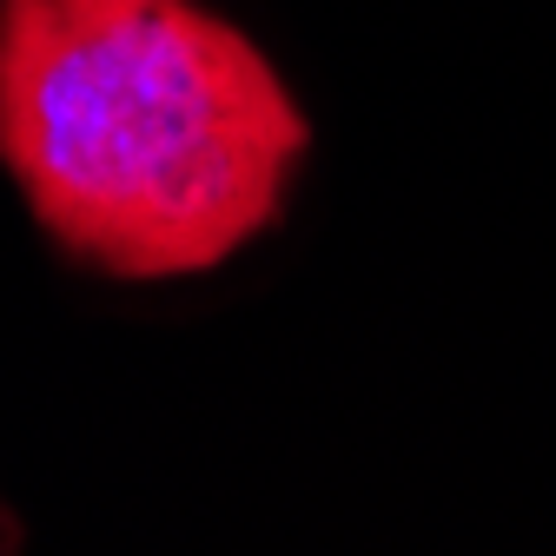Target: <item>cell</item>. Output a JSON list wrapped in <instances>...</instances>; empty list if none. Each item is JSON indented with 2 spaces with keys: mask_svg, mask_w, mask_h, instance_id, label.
<instances>
[{
  "mask_svg": "<svg viewBox=\"0 0 556 556\" xmlns=\"http://www.w3.org/2000/svg\"><path fill=\"white\" fill-rule=\"evenodd\" d=\"M305 147L271 60L192 0H0V160L66 252L119 278L232 258Z\"/></svg>",
  "mask_w": 556,
  "mask_h": 556,
  "instance_id": "obj_1",
  "label": "cell"
}]
</instances>
